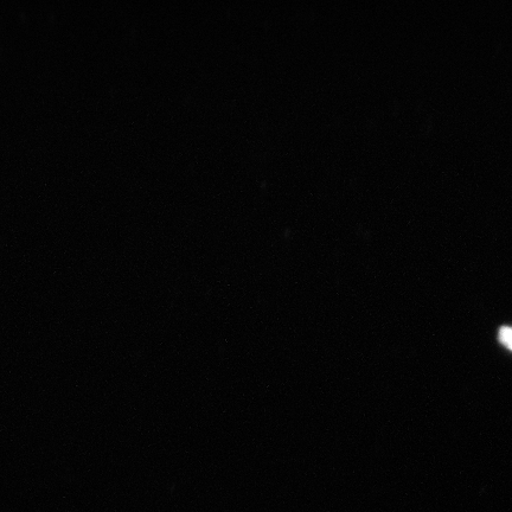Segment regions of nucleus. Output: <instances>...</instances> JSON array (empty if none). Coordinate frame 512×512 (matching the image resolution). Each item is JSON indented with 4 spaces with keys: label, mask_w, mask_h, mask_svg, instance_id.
<instances>
[{
    "label": "nucleus",
    "mask_w": 512,
    "mask_h": 512,
    "mask_svg": "<svg viewBox=\"0 0 512 512\" xmlns=\"http://www.w3.org/2000/svg\"><path fill=\"white\" fill-rule=\"evenodd\" d=\"M499 342H501L505 348L512 351V328L505 326L499 331Z\"/></svg>",
    "instance_id": "obj_1"
}]
</instances>
